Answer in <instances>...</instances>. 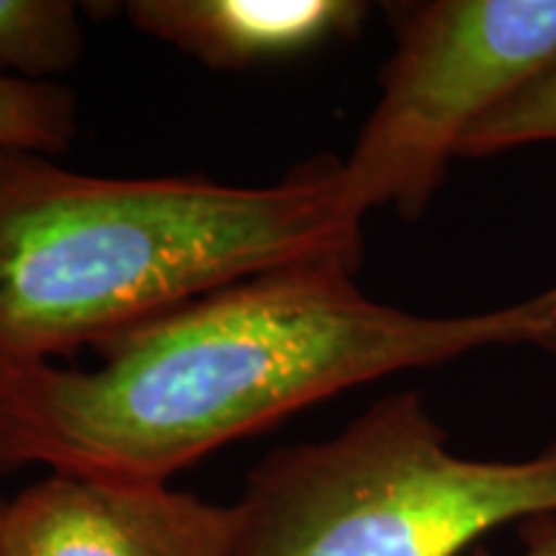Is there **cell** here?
Instances as JSON below:
<instances>
[{
  "instance_id": "1",
  "label": "cell",
  "mask_w": 556,
  "mask_h": 556,
  "mask_svg": "<svg viewBox=\"0 0 556 556\" xmlns=\"http://www.w3.org/2000/svg\"><path fill=\"white\" fill-rule=\"evenodd\" d=\"M345 263L242 278L103 340L99 366L0 371V475L50 467L168 484L227 443L348 389L484 348L556 353V283L475 312L366 296Z\"/></svg>"
},
{
  "instance_id": "2",
  "label": "cell",
  "mask_w": 556,
  "mask_h": 556,
  "mask_svg": "<svg viewBox=\"0 0 556 556\" xmlns=\"http://www.w3.org/2000/svg\"><path fill=\"white\" fill-rule=\"evenodd\" d=\"M364 258L343 157L270 186L106 178L0 148V371L52 364L242 278Z\"/></svg>"
},
{
  "instance_id": "3",
  "label": "cell",
  "mask_w": 556,
  "mask_h": 556,
  "mask_svg": "<svg viewBox=\"0 0 556 556\" xmlns=\"http://www.w3.org/2000/svg\"><path fill=\"white\" fill-rule=\"evenodd\" d=\"M232 510V556H458L556 513V438L526 458H469L420 394L394 392L263 458Z\"/></svg>"
},
{
  "instance_id": "4",
  "label": "cell",
  "mask_w": 556,
  "mask_h": 556,
  "mask_svg": "<svg viewBox=\"0 0 556 556\" xmlns=\"http://www.w3.org/2000/svg\"><path fill=\"white\" fill-rule=\"evenodd\" d=\"M387 16L394 52L343 157V186L361 217L392 206L415 222L469 131L556 70V0H413Z\"/></svg>"
},
{
  "instance_id": "5",
  "label": "cell",
  "mask_w": 556,
  "mask_h": 556,
  "mask_svg": "<svg viewBox=\"0 0 556 556\" xmlns=\"http://www.w3.org/2000/svg\"><path fill=\"white\" fill-rule=\"evenodd\" d=\"M232 505L160 482L52 471L5 500V556H232Z\"/></svg>"
},
{
  "instance_id": "6",
  "label": "cell",
  "mask_w": 556,
  "mask_h": 556,
  "mask_svg": "<svg viewBox=\"0 0 556 556\" xmlns=\"http://www.w3.org/2000/svg\"><path fill=\"white\" fill-rule=\"evenodd\" d=\"M124 9L139 31L225 73L345 39L368 16L358 0H131Z\"/></svg>"
},
{
  "instance_id": "7",
  "label": "cell",
  "mask_w": 556,
  "mask_h": 556,
  "mask_svg": "<svg viewBox=\"0 0 556 556\" xmlns=\"http://www.w3.org/2000/svg\"><path fill=\"white\" fill-rule=\"evenodd\" d=\"M86 37L70 0H0V78L47 83L78 65Z\"/></svg>"
},
{
  "instance_id": "8",
  "label": "cell",
  "mask_w": 556,
  "mask_h": 556,
  "mask_svg": "<svg viewBox=\"0 0 556 556\" xmlns=\"http://www.w3.org/2000/svg\"><path fill=\"white\" fill-rule=\"evenodd\" d=\"M78 131L73 90L47 80L0 78V148L62 155Z\"/></svg>"
},
{
  "instance_id": "9",
  "label": "cell",
  "mask_w": 556,
  "mask_h": 556,
  "mask_svg": "<svg viewBox=\"0 0 556 556\" xmlns=\"http://www.w3.org/2000/svg\"><path fill=\"white\" fill-rule=\"evenodd\" d=\"M531 144H556V70L484 116L462 142L458 157H495Z\"/></svg>"
},
{
  "instance_id": "10",
  "label": "cell",
  "mask_w": 556,
  "mask_h": 556,
  "mask_svg": "<svg viewBox=\"0 0 556 556\" xmlns=\"http://www.w3.org/2000/svg\"><path fill=\"white\" fill-rule=\"evenodd\" d=\"M520 526V554L518 556H556V513L528 518ZM467 556H495L484 546H475Z\"/></svg>"
},
{
  "instance_id": "11",
  "label": "cell",
  "mask_w": 556,
  "mask_h": 556,
  "mask_svg": "<svg viewBox=\"0 0 556 556\" xmlns=\"http://www.w3.org/2000/svg\"><path fill=\"white\" fill-rule=\"evenodd\" d=\"M3 503H5V500L0 497V510H3ZM0 556H5V554H3V546H0Z\"/></svg>"
}]
</instances>
